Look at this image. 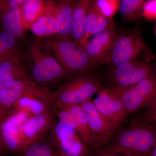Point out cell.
I'll use <instances>...</instances> for the list:
<instances>
[{
  "label": "cell",
  "mask_w": 156,
  "mask_h": 156,
  "mask_svg": "<svg viewBox=\"0 0 156 156\" xmlns=\"http://www.w3.org/2000/svg\"><path fill=\"white\" fill-rule=\"evenodd\" d=\"M49 42L40 40L33 42L25 53L27 65L35 82L48 88L58 83L69 75L56 58L51 54Z\"/></svg>",
  "instance_id": "obj_1"
},
{
  "label": "cell",
  "mask_w": 156,
  "mask_h": 156,
  "mask_svg": "<svg viewBox=\"0 0 156 156\" xmlns=\"http://www.w3.org/2000/svg\"><path fill=\"white\" fill-rule=\"evenodd\" d=\"M156 142L153 126L135 125L119 132L103 148L123 156H149Z\"/></svg>",
  "instance_id": "obj_2"
},
{
  "label": "cell",
  "mask_w": 156,
  "mask_h": 156,
  "mask_svg": "<svg viewBox=\"0 0 156 156\" xmlns=\"http://www.w3.org/2000/svg\"><path fill=\"white\" fill-rule=\"evenodd\" d=\"M103 87L89 73L70 76L52 92L51 100L66 105H82Z\"/></svg>",
  "instance_id": "obj_3"
},
{
  "label": "cell",
  "mask_w": 156,
  "mask_h": 156,
  "mask_svg": "<svg viewBox=\"0 0 156 156\" xmlns=\"http://www.w3.org/2000/svg\"><path fill=\"white\" fill-rule=\"evenodd\" d=\"M48 42L56 59L69 75L89 73L93 67L84 47L70 38L57 37Z\"/></svg>",
  "instance_id": "obj_4"
},
{
  "label": "cell",
  "mask_w": 156,
  "mask_h": 156,
  "mask_svg": "<svg viewBox=\"0 0 156 156\" xmlns=\"http://www.w3.org/2000/svg\"><path fill=\"white\" fill-rule=\"evenodd\" d=\"M51 95L48 88L33 80L15 81L0 87V119L11 110L15 101L20 98L35 96L50 104Z\"/></svg>",
  "instance_id": "obj_5"
},
{
  "label": "cell",
  "mask_w": 156,
  "mask_h": 156,
  "mask_svg": "<svg viewBox=\"0 0 156 156\" xmlns=\"http://www.w3.org/2000/svg\"><path fill=\"white\" fill-rule=\"evenodd\" d=\"M147 50V46L137 33L116 34L110 53L101 62L108 63L112 69L125 62L138 60Z\"/></svg>",
  "instance_id": "obj_6"
},
{
  "label": "cell",
  "mask_w": 156,
  "mask_h": 156,
  "mask_svg": "<svg viewBox=\"0 0 156 156\" xmlns=\"http://www.w3.org/2000/svg\"><path fill=\"white\" fill-rule=\"evenodd\" d=\"M49 134L59 156H90L91 149L85 144L77 131L57 119Z\"/></svg>",
  "instance_id": "obj_7"
},
{
  "label": "cell",
  "mask_w": 156,
  "mask_h": 156,
  "mask_svg": "<svg viewBox=\"0 0 156 156\" xmlns=\"http://www.w3.org/2000/svg\"><path fill=\"white\" fill-rule=\"evenodd\" d=\"M121 98L127 113L138 111L149 106L156 99V75L151 76L133 86L113 87Z\"/></svg>",
  "instance_id": "obj_8"
},
{
  "label": "cell",
  "mask_w": 156,
  "mask_h": 156,
  "mask_svg": "<svg viewBox=\"0 0 156 156\" xmlns=\"http://www.w3.org/2000/svg\"><path fill=\"white\" fill-rule=\"evenodd\" d=\"M154 74V68L151 64L136 60L125 62L112 69L110 78L115 84L114 87L125 88L133 86Z\"/></svg>",
  "instance_id": "obj_9"
},
{
  "label": "cell",
  "mask_w": 156,
  "mask_h": 156,
  "mask_svg": "<svg viewBox=\"0 0 156 156\" xmlns=\"http://www.w3.org/2000/svg\"><path fill=\"white\" fill-rule=\"evenodd\" d=\"M93 101L96 108L107 119L116 131L128 114L117 90L113 87L103 88Z\"/></svg>",
  "instance_id": "obj_10"
},
{
  "label": "cell",
  "mask_w": 156,
  "mask_h": 156,
  "mask_svg": "<svg viewBox=\"0 0 156 156\" xmlns=\"http://www.w3.org/2000/svg\"><path fill=\"white\" fill-rule=\"evenodd\" d=\"M87 116L93 136L100 147L113 137L115 130L112 124L99 112L90 99L81 105Z\"/></svg>",
  "instance_id": "obj_11"
},
{
  "label": "cell",
  "mask_w": 156,
  "mask_h": 156,
  "mask_svg": "<svg viewBox=\"0 0 156 156\" xmlns=\"http://www.w3.org/2000/svg\"><path fill=\"white\" fill-rule=\"evenodd\" d=\"M56 120L51 110L42 114L32 116L27 120L22 131L23 151L50 132Z\"/></svg>",
  "instance_id": "obj_12"
},
{
  "label": "cell",
  "mask_w": 156,
  "mask_h": 156,
  "mask_svg": "<svg viewBox=\"0 0 156 156\" xmlns=\"http://www.w3.org/2000/svg\"><path fill=\"white\" fill-rule=\"evenodd\" d=\"M116 35L112 25L95 34L87 42L84 48L93 66L106 57L111 50Z\"/></svg>",
  "instance_id": "obj_13"
},
{
  "label": "cell",
  "mask_w": 156,
  "mask_h": 156,
  "mask_svg": "<svg viewBox=\"0 0 156 156\" xmlns=\"http://www.w3.org/2000/svg\"><path fill=\"white\" fill-rule=\"evenodd\" d=\"M23 151L22 131L8 121L0 120V155L20 156Z\"/></svg>",
  "instance_id": "obj_14"
},
{
  "label": "cell",
  "mask_w": 156,
  "mask_h": 156,
  "mask_svg": "<svg viewBox=\"0 0 156 156\" xmlns=\"http://www.w3.org/2000/svg\"><path fill=\"white\" fill-rule=\"evenodd\" d=\"M112 25L113 18L103 16L98 9L95 1H92L86 19L85 34L80 45L84 47L91 36Z\"/></svg>",
  "instance_id": "obj_15"
},
{
  "label": "cell",
  "mask_w": 156,
  "mask_h": 156,
  "mask_svg": "<svg viewBox=\"0 0 156 156\" xmlns=\"http://www.w3.org/2000/svg\"><path fill=\"white\" fill-rule=\"evenodd\" d=\"M76 2L66 0L56 3L54 29L58 37L70 38L72 16Z\"/></svg>",
  "instance_id": "obj_16"
},
{
  "label": "cell",
  "mask_w": 156,
  "mask_h": 156,
  "mask_svg": "<svg viewBox=\"0 0 156 156\" xmlns=\"http://www.w3.org/2000/svg\"><path fill=\"white\" fill-rule=\"evenodd\" d=\"M24 80L34 81L30 73L21 60L11 59L0 62V87Z\"/></svg>",
  "instance_id": "obj_17"
},
{
  "label": "cell",
  "mask_w": 156,
  "mask_h": 156,
  "mask_svg": "<svg viewBox=\"0 0 156 156\" xmlns=\"http://www.w3.org/2000/svg\"><path fill=\"white\" fill-rule=\"evenodd\" d=\"M91 2L89 0L78 1L73 10L71 35L74 41L80 44L85 34L86 19Z\"/></svg>",
  "instance_id": "obj_18"
},
{
  "label": "cell",
  "mask_w": 156,
  "mask_h": 156,
  "mask_svg": "<svg viewBox=\"0 0 156 156\" xmlns=\"http://www.w3.org/2000/svg\"><path fill=\"white\" fill-rule=\"evenodd\" d=\"M62 105L68 109L73 115L76 124L78 133L85 144L91 149L100 147L93 136L87 116L81 105Z\"/></svg>",
  "instance_id": "obj_19"
},
{
  "label": "cell",
  "mask_w": 156,
  "mask_h": 156,
  "mask_svg": "<svg viewBox=\"0 0 156 156\" xmlns=\"http://www.w3.org/2000/svg\"><path fill=\"white\" fill-rule=\"evenodd\" d=\"M56 3L47 1L44 13L30 28L32 32L38 37L49 36L56 34L54 29V18Z\"/></svg>",
  "instance_id": "obj_20"
},
{
  "label": "cell",
  "mask_w": 156,
  "mask_h": 156,
  "mask_svg": "<svg viewBox=\"0 0 156 156\" xmlns=\"http://www.w3.org/2000/svg\"><path fill=\"white\" fill-rule=\"evenodd\" d=\"M4 31L15 38L22 37L27 27L20 6L8 11L1 16Z\"/></svg>",
  "instance_id": "obj_21"
},
{
  "label": "cell",
  "mask_w": 156,
  "mask_h": 156,
  "mask_svg": "<svg viewBox=\"0 0 156 156\" xmlns=\"http://www.w3.org/2000/svg\"><path fill=\"white\" fill-rule=\"evenodd\" d=\"M12 109L24 112L31 116L48 112L50 111V104L39 98L24 96L15 101Z\"/></svg>",
  "instance_id": "obj_22"
},
{
  "label": "cell",
  "mask_w": 156,
  "mask_h": 156,
  "mask_svg": "<svg viewBox=\"0 0 156 156\" xmlns=\"http://www.w3.org/2000/svg\"><path fill=\"white\" fill-rule=\"evenodd\" d=\"M23 53L16 39L4 30L0 32V62L11 59H20Z\"/></svg>",
  "instance_id": "obj_23"
},
{
  "label": "cell",
  "mask_w": 156,
  "mask_h": 156,
  "mask_svg": "<svg viewBox=\"0 0 156 156\" xmlns=\"http://www.w3.org/2000/svg\"><path fill=\"white\" fill-rule=\"evenodd\" d=\"M20 156H60L53 145L49 132L26 149Z\"/></svg>",
  "instance_id": "obj_24"
},
{
  "label": "cell",
  "mask_w": 156,
  "mask_h": 156,
  "mask_svg": "<svg viewBox=\"0 0 156 156\" xmlns=\"http://www.w3.org/2000/svg\"><path fill=\"white\" fill-rule=\"evenodd\" d=\"M46 2L42 0H26L20 6L27 28L41 16L45 10Z\"/></svg>",
  "instance_id": "obj_25"
},
{
  "label": "cell",
  "mask_w": 156,
  "mask_h": 156,
  "mask_svg": "<svg viewBox=\"0 0 156 156\" xmlns=\"http://www.w3.org/2000/svg\"><path fill=\"white\" fill-rule=\"evenodd\" d=\"M144 0H122L120 2V14L124 18L129 20L137 19L142 14Z\"/></svg>",
  "instance_id": "obj_26"
},
{
  "label": "cell",
  "mask_w": 156,
  "mask_h": 156,
  "mask_svg": "<svg viewBox=\"0 0 156 156\" xmlns=\"http://www.w3.org/2000/svg\"><path fill=\"white\" fill-rule=\"evenodd\" d=\"M50 110L58 121L78 132L76 124L73 115L64 105L56 101L51 100Z\"/></svg>",
  "instance_id": "obj_27"
},
{
  "label": "cell",
  "mask_w": 156,
  "mask_h": 156,
  "mask_svg": "<svg viewBox=\"0 0 156 156\" xmlns=\"http://www.w3.org/2000/svg\"><path fill=\"white\" fill-rule=\"evenodd\" d=\"M95 5L99 12L105 17L113 18L116 12L119 9V0H97Z\"/></svg>",
  "instance_id": "obj_28"
},
{
  "label": "cell",
  "mask_w": 156,
  "mask_h": 156,
  "mask_svg": "<svg viewBox=\"0 0 156 156\" xmlns=\"http://www.w3.org/2000/svg\"><path fill=\"white\" fill-rule=\"evenodd\" d=\"M142 15L147 20H156V0L145 1L143 6Z\"/></svg>",
  "instance_id": "obj_29"
},
{
  "label": "cell",
  "mask_w": 156,
  "mask_h": 156,
  "mask_svg": "<svg viewBox=\"0 0 156 156\" xmlns=\"http://www.w3.org/2000/svg\"><path fill=\"white\" fill-rule=\"evenodd\" d=\"M26 0H1L0 1L1 16L11 9L21 5Z\"/></svg>",
  "instance_id": "obj_30"
},
{
  "label": "cell",
  "mask_w": 156,
  "mask_h": 156,
  "mask_svg": "<svg viewBox=\"0 0 156 156\" xmlns=\"http://www.w3.org/2000/svg\"><path fill=\"white\" fill-rule=\"evenodd\" d=\"M147 122L151 126H156V100L154 101L150 105L145 115Z\"/></svg>",
  "instance_id": "obj_31"
},
{
  "label": "cell",
  "mask_w": 156,
  "mask_h": 156,
  "mask_svg": "<svg viewBox=\"0 0 156 156\" xmlns=\"http://www.w3.org/2000/svg\"><path fill=\"white\" fill-rule=\"evenodd\" d=\"M149 156H156V142Z\"/></svg>",
  "instance_id": "obj_32"
},
{
  "label": "cell",
  "mask_w": 156,
  "mask_h": 156,
  "mask_svg": "<svg viewBox=\"0 0 156 156\" xmlns=\"http://www.w3.org/2000/svg\"><path fill=\"white\" fill-rule=\"evenodd\" d=\"M0 156H5L2 155H0Z\"/></svg>",
  "instance_id": "obj_33"
},
{
  "label": "cell",
  "mask_w": 156,
  "mask_h": 156,
  "mask_svg": "<svg viewBox=\"0 0 156 156\" xmlns=\"http://www.w3.org/2000/svg\"><path fill=\"white\" fill-rule=\"evenodd\" d=\"M155 33L156 34V27H155Z\"/></svg>",
  "instance_id": "obj_34"
}]
</instances>
